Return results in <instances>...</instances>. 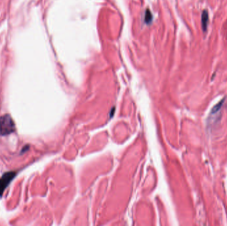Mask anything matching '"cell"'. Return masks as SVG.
<instances>
[{
  "label": "cell",
  "instance_id": "cell-3",
  "mask_svg": "<svg viewBox=\"0 0 227 226\" xmlns=\"http://www.w3.org/2000/svg\"><path fill=\"white\" fill-rule=\"evenodd\" d=\"M208 23V13L207 10H204L201 15V26L204 32L207 30Z\"/></svg>",
  "mask_w": 227,
  "mask_h": 226
},
{
  "label": "cell",
  "instance_id": "cell-2",
  "mask_svg": "<svg viewBox=\"0 0 227 226\" xmlns=\"http://www.w3.org/2000/svg\"><path fill=\"white\" fill-rule=\"evenodd\" d=\"M16 172H7L0 178V197L4 192L6 188L8 187L11 182L13 180L14 177L16 176Z\"/></svg>",
  "mask_w": 227,
  "mask_h": 226
},
{
  "label": "cell",
  "instance_id": "cell-1",
  "mask_svg": "<svg viewBox=\"0 0 227 226\" xmlns=\"http://www.w3.org/2000/svg\"><path fill=\"white\" fill-rule=\"evenodd\" d=\"M16 131V125L12 117L5 114L0 117V135H8Z\"/></svg>",
  "mask_w": 227,
  "mask_h": 226
},
{
  "label": "cell",
  "instance_id": "cell-4",
  "mask_svg": "<svg viewBox=\"0 0 227 226\" xmlns=\"http://www.w3.org/2000/svg\"><path fill=\"white\" fill-rule=\"evenodd\" d=\"M225 99L224 98V99L219 101L217 104H216L211 109V114H216V113H217L219 110H220L221 108H222V106L223 105V104H224V103H225Z\"/></svg>",
  "mask_w": 227,
  "mask_h": 226
}]
</instances>
